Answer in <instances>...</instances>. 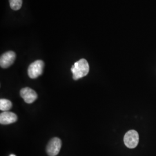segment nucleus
<instances>
[{
  "label": "nucleus",
  "mask_w": 156,
  "mask_h": 156,
  "mask_svg": "<svg viewBox=\"0 0 156 156\" xmlns=\"http://www.w3.org/2000/svg\"><path fill=\"white\" fill-rule=\"evenodd\" d=\"M89 65L86 60L82 58L75 62L71 68L73 79L77 80L80 78L86 76L89 72Z\"/></svg>",
  "instance_id": "obj_1"
},
{
  "label": "nucleus",
  "mask_w": 156,
  "mask_h": 156,
  "mask_svg": "<svg viewBox=\"0 0 156 156\" xmlns=\"http://www.w3.org/2000/svg\"><path fill=\"white\" fill-rule=\"evenodd\" d=\"M44 68V62L42 60H37L31 63L28 68L29 77L31 79H35L41 75L43 73Z\"/></svg>",
  "instance_id": "obj_2"
},
{
  "label": "nucleus",
  "mask_w": 156,
  "mask_h": 156,
  "mask_svg": "<svg viewBox=\"0 0 156 156\" xmlns=\"http://www.w3.org/2000/svg\"><path fill=\"white\" fill-rule=\"evenodd\" d=\"M124 142L126 146L129 149H134L139 143V135L135 130H129L124 137Z\"/></svg>",
  "instance_id": "obj_3"
},
{
  "label": "nucleus",
  "mask_w": 156,
  "mask_h": 156,
  "mask_svg": "<svg viewBox=\"0 0 156 156\" xmlns=\"http://www.w3.org/2000/svg\"><path fill=\"white\" fill-rule=\"evenodd\" d=\"M62 147V140L58 138L50 140L46 147L48 154L50 156H56L58 154Z\"/></svg>",
  "instance_id": "obj_4"
},
{
  "label": "nucleus",
  "mask_w": 156,
  "mask_h": 156,
  "mask_svg": "<svg viewBox=\"0 0 156 156\" xmlns=\"http://www.w3.org/2000/svg\"><path fill=\"white\" fill-rule=\"evenodd\" d=\"M16 59V54L13 51H8L1 56L0 66L3 68L10 67Z\"/></svg>",
  "instance_id": "obj_5"
},
{
  "label": "nucleus",
  "mask_w": 156,
  "mask_h": 156,
  "mask_svg": "<svg viewBox=\"0 0 156 156\" xmlns=\"http://www.w3.org/2000/svg\"><path fill=\"white\" fill-rule=\"evenodd\" d=\"M20 95L24 101L27 104H31L37 98L36 92L29 87L23 88L20 90Z\"/></svg>",
  "instance_id": "obj_6"
},
{
  "label": "nucleus",
  "mask_w": 156,
  "mask_h": 156,
  "mask_svg": "<svg viewBox=\"0 0 156 156\" xmlns=\"http://www.w3.org/2000/svg\"><path fill=\"white\" fill-rule=\"evenodd\" d=\"M17 115L11 112H3L0 115V123L6 125L15 123L17 121Z\"/></svg>",
  "instance_id": "obj_7"
},
{
  "label": "nucleus",
  "mask_w": 156,
  "mask_h": 156,
  "mask_svg": "<svg viewBox=\"0 0 156 156\" xmlns=\"http://www.w3.org/2000/svg\"><path fill=\"white\" fill-rule=\"evenodd\" d=\"M12 104L9 100L6 99L0 100V109L2 111L6 112L11 109Z\"/></svg>",
  "instance_id": "obj_8"
},
{
  "label": "nucleus",
  "mask_w": 156,
  "mask_h": 156,
  "mask_svg": "<svg viewBox=\"0 0 156 156\" xmlns=\"http://www.w3.org/2000/svg\"><path fill=\"white\" fill-rule=\"evenodd\" d=\"M10 6L14 11L19 10L22 6V0H9Z\"/></svg>",
  "instance_id": "obj_9"
},
{
  "label": "nucleus",
  "mask_w": 156,
  "mask_h": 156,
  "mask_svg": "<svg viewBox=\"0 0 156 156\" xmlns=\"http://www.w3.org/2000/svg\"><path fill=\"white\" fill-rule=\"evenodd\" d=\"M9 156H16L15 154H11Z\"/></svg>",
  "instance_id": "obj_10"
}]
</instances>
